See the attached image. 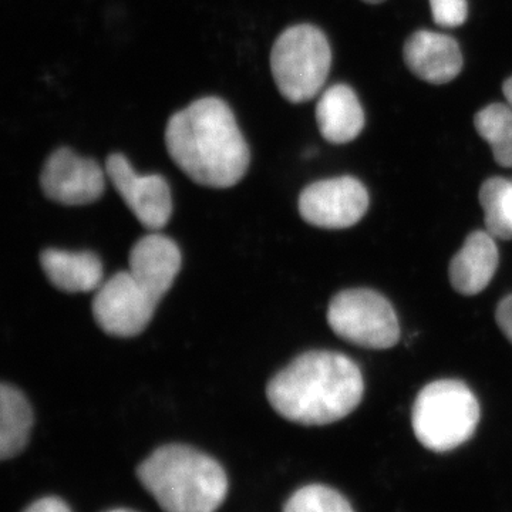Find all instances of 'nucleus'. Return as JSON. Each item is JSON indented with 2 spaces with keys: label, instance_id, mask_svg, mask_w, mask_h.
Instances as JSON below:
<instances>
[{
  "label": "nucleus",
  "instance_id": "obj_3",
  "mask_svg": "<svg viewBox=\"0 0 512 512\" xmlns=\"http://www.w3.org/2000/svg\"><path fill=\"white\" fill-rule=\"evenodd\" d=\"M137 474L165 512H217L228 494L221 464L180 444L157 448Z\"/></svg>",
  "mask_w": 512,
  "mask_h": 512
},
{
  "label": "nucleus",
  "instance_id": "obj_24",
  "mask_svg": "<svg viewBox=\"0 0 512 512\" xmlns=\"http://www.w3.org/2000/svg\"><path fill=\"white\" fill-rule=\"evenodd\" d=\"M366 3H372V5H376V3H382L383 0H363Z\"/></svg>",
  "mask_w": 512,
  "mask_h": 512
},
{
  "label": "nucleus",
  "instance_id": "obj_15",
  "mask_svg": "<svg viewBox=\"0 0 512 512\" xmlns=\"http://www.w3.org/2000/svg\"><path fill=\"white\" fill-rule=\"evenodd\" d=\"M40 265L52 285L67 293L97 291L103 285V265L93 252L46 249Z\"/></svg>",
  "mask_w": 512,
  "mask_h": 512
},
{
  "label": "nucleus",
  "instance_id": "obj_19",
  "mask_svg": "<svg viewBox=\"0 0 512 512\" xmlns=\"http://www.w3.org/2000/svg\"><path fill=\"white\" fill-rule=\"evenodd\" d=\"M284 512H355L349 501L333 488L322 484L305 485L292 494Z\"/></svg>",
  "mask_w": 512,
  "mask_h": 512
},
{
  "label": "nucleus",
  "instance_id": "obj_16",
  "mask_svg": "<svg viewBox=\"0 0 512 512\" xmlns=\"http://www.w3.org/2000/svg\"><path fill=\"white\" fill-rule=\"evenodd\" d=\"M33 427L32 407L25 394L10 386L0 387V457L18 456L28 444Z\"/></svg>",
  "mask_w": 512,
  "mask_h": 512
},
{
  "label": "nucleus",
  "instance_id": "obj_18",
  "mask_svg": "<svg viewBox=\"0 0 512 512\" xmlns=\"http://www.w3.org/2000/svg\"><path fill=\"white\" fill-rule=\"evenodd\" d=\"M481 207L487 231L498 239H512V181L493 177L481 185Z\"/></svg>",
  "mask_w": 512,
  "mask_h": 512
},
{
  "label": "nucleus",
  "instance_id": "obj_13",
  "mask_svg": "<svg viewBox=\"0 0 512 512\" xmlns=\"http://www.w3.org/2000/svg\"><path fill=\"white\" fill-rule=\"evenodd\" d=\"M494 239L488 231H474L451 261L448 269L450 282L461 295H477L493 279L498 266V249Z\"/></svg>",
  "mask_w": 512,
  "mask_h": 512
},
{
  "label": "nucleus",
  "instance_id": "obj_11",
  "mask_svg": "<svg viewBox=\"0 0 512 512\" xmlns=\"http://www.w3.org/2000/svg\"><path fill=\"white\" fill-rule=\"evenodd\" d=\"M404 62L424 82L446 84L463 69V53L453 37L420 30L407 39Z\"/></svg>",
  "mask_w": 512,
  "mask_h": 512
},
{
  "label": "nucleus",
  "instance_id": "obj_2",
  "mask_svg": "<svg viewBox=\"0 0 512 512\" xmlns=\"http://www.w3.org/2000/svg\"><path fill=\"white\" fill-rule=\"evenodd\" d=\"M362 372L336 352L303 353L266 387L276 413L303 426H325L345 419L362 402Z\"/></svg>",
  "mask_w": 512,
  "mask_h": 512
},
{
  "label": "nucleus",
  "instance_id": "obj_25",
  "mask_svg": "<svg viewBox=\"0 0 512 512\" xmlns=\"http://www.w3.org/2000/svg\"><path fill=\"white\" fill-rule=\"evenodd\" d=\"M109 512H134V511H128V510H114Z\"/></svg>",
  "mask_w": 512,
  "mask_h": 512
},
{
  "label": "nucleus",
  "instance_id": "obj_6",
  "mask_svg": "<svg viewBox=\"0 0 512 512\" xmlns=\"http://www.w3.org/2000/svg\"><path fill=\"white\" fill-rule=\"evenodd\" d=\"M328 323L339 338L366 349H390L400 338L393 306L372 289H349L330 302Z\"/></svg>",
  "mask_w": 512,
  "mask_h": 512
},
{
  "label": "nucleus",
  "instance_id": "obj_14",
  "mask_svg": "<svg viewBox=\"0 0 512 512\" xmlns=\"http://www.w3.org/2000/svg\"><path fill=\"white\" fill-rule=\"evenodd\" d=\"M316 121L326 141L346 144L362 133L365 111L355 90L346 84H335L319 97Z\"/></svg>",
  "mask_w": 512,
  "mask_h": 512
},
{
  "label": "nucleus",
  "instance_id": "obj_22",
  "mask_svg": "<svg viewBox=\"0 0 512 512\" xmlns=\"http://www.w3.org/2000/svg\"><path fill=\"white\" fill-rule=\"evenodd\" d=\"M23 512H72L60 498L47 497L36 501Z\"/></svg>",
  "mask_w": 512,
  "mask_h": 512
},
{
  "label": "nucleus",
  "instance_id": "obj_23",
  "mask_svg": "<svg viewBox=\"0 0 512 512\" xmlns=\"http://www.w3.org/2000/svg\"><path fill=\"white\" fill-rule=\"evenodd\" d=\"M503 92L505 99H507L508 103H510L512 106V77H510V79L505 80Z\"/></svg>",
  "mask_w": 512,
  "mask_h": 512
},
{
  "label": "nucleus",
  "instance_id": "obj_9",
  "mask_svg": "<svg viewBox=\"0 0 512 512\" xmlns=\"http://www.w3.org/2000/svg\"><path fill=\"white\" fill-rule=\"evenodd\" d=\"M106 174L143 227L158 231L168 224L173 198L164 177L136 173L127 158L117 153L107 157Z\"/></svg>",
  "mask_w": 512,
  "mask_h": 512
},
{
  "label": "nucleus",
  "instance_id": "obj_10",
  "mask_svg": "<svg viewBox=\"0 0 512 512\" xmlns=\"http://www.w3.org/2000/svg\"><path fill=\"white\" fill-rule=\"evenodd\" d=\"M40 185L49 200L63 205H87L103 195L106 175L93 158L59 148L47 158Z\"/></svg>",
  "mask_w": 512,
  "mask_h": 512
},
{
  "label": "nucleus",
  "instance_id": "obj_8",
  "mask_svg": "<svg viewBox=\"0 0 512 512\" xmlns=\"http://www.w3.org/2000/svg\"><path fill=\"white\" fill-rule=\"evenodd\" d=\"M367 208L369 194L365 185L348 175L316 181L299 197L303 220L319 228L353 227L365 217Z\"/></svg>",
  "mask_w": 512,
  "mask_h": 512
},
{
  "label": "nucleus",
  "instance_id": "obj_7",
  "mask_svg": "<svg viewBox=\"0 0 512 512\" xmlns=\"http://www.w3.org/2000/svg\"><path fill=\"white\" fill-rule=\"evenodd\" d=\"M158 301L130 271L119 272L97 289L93 316L107 335L134 338L153 319Z\"/></svg>",
  "mask_w": 512,
  "mask_h": 512
},
{
  "label": "nucleus",
  "instance_id": "obj_12",
  "mask_svg": "<svg viewBox=\"0 0 512 512\" xmlns=\"http://www.w3.org/2000/svg\"><path fill=\"white\" fill-rule=\"evenodd\" d=\"M131 275L158 302L170 291L181 269V252L173 239L154 231L131 248Z\"/></svg>",
  "mask_w": 512,
  "mask_h": 512
},
{
  "label": "nucleus",
  "instance_id": "obj_4",
  "mask_svg": "<svg viewBox=\"0 0 512 512\" xmlns=\"http://www.w3.org/2000/svg\"><path fill=\"white\" fill-rule=\"evenodd\" d=\"M478 421L480 404L470 387L460 380L427 384L414 402V434L421 446L436 453L454 450L470 440Z\"/></svg>",
  "mask_w": 512,
  "mask_h": 512
},
{
  "label": "nucleus",
  "instance_id": "obj_20",
  "mask_svg": "<svg viewBox=\"0 0 512 512\" xmlns=\"http://www.w3.org/2000/svg\"><path fill=\"white\" fill-rule=\"evenodd\" d=\"M431 15L441 28H458L468 16L467 0H430Z\"/></svg>",
  "mask_w": 512,
  "mask_h": 512
},
{
  "label": "nucleus",
  "instance_id": "obj_21",
  "mask_svg": "<svg viewBox=\"0 0 512 512\" xmlns=\"http://www.w3.org/2000/svg\"><path fill=\"white\" fill-rule=\"evenodd\" d=\"M495 319H497L501 332L504 333L505 338L510 340L512 345V295L507 296L500 302L497 313H495Z\"/></svg>",
  "mask_w": 512,
  "mask_h": 512
},
{
  "label": "nucleus",
  "instance_id": "obj_1",
  "mask_svg": "<svg viewBox=\"0 0 512 512\" xmlns=\"http://www.w3.org/2000/svg\"><path fill=\"white\" fill-rule=\"evenodd\" d=\"M165 146L183 173L205 187H234L251 161L231 107L218 97H204L175 113L165 128Z\"/></svg>",
  "mask_w": 512,
  "mask_h": 512
},
{
  "label": "nucleus",
  "instance_id": "obj_17",
  "mask_svg": "<svg viewBox=\"0 0 512 512\" xmlns=\"http://www.w3.org/2000/svg\"><path fill=\"white\" fill-rule=\"evenodd\" d=\"M477 133L490 144L493 156L503 167H512V110L504 104H490L474 119Z\"/></svg>",
  "mask_w": 512,
  "mask_h": 512
},
{
  "label": "nucleus",
  "instance_id": "obj_5",
  "mask_svg": "<svg viewBox=\"0 0 512 512\" xmlns=\"http://www.w3.org/2000/svg\"><path fill=\"white\" fill-rule=\"evenodd\" d=\"M330 66L328 39L312 25L286 29L272 47V76L279 92L291 103H305L318 96L328 80Z\"/></svg>",
  "mask_w": 512,
  "mask_h": 512
}]
</instances>
